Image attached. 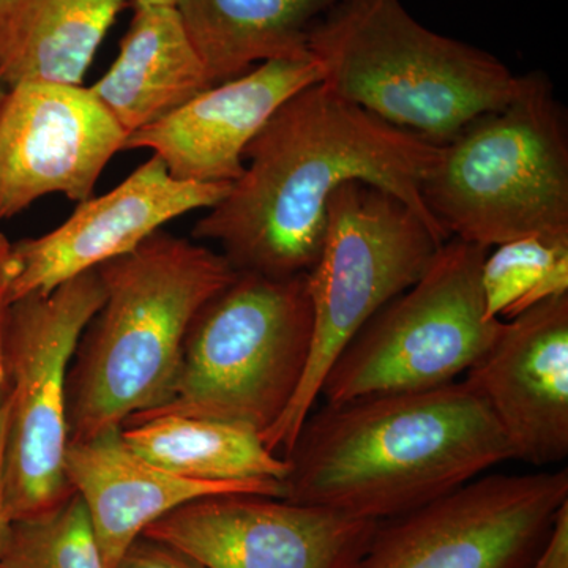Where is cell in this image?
I'll list each match as a JSON object with an SVG mask.
<instances>
[{
    "instance_id": "cell-1",
    "label": "cell",
    "mask_w": 568,
    "mask_h": 568,
    "mask_svg": "<svg viewBox=\"0 0 568 568\" xmlns=\"http://www.w3.org/2000/svg\"><path fill=\"white\" fill-rule=\"evenodd\" d=\"M439 155L435 142L316 82L265 122L246 148L241 178L197 220L192 235L219 244L235 272L308 274L323 250L328 201L339 186L361 181L395 194L446 239L422 201Z\"/></svg>"
},
{
    "instance_id": "cell-2",
    "label": "cell",
    "mask_w": 568,
    "mask_h": 568,
    "mask_svg": "<svg viewBox=\"0 0 568 568\" xmlns=\"http://www.w3.org/2000/svg\"><path fill=\"white\" fill-rule=\"evenodd\" d=\"M284 459L283 499L384 521L514 457L487 403L455 381L324 403L305 418Z\"/></svg>"
},
{
    "instance_id": "cell-3",
    "label": "cell",
    "mask_w": 568,
    "mask_h": 568,
    "mask_svg": "<svg viewBox=\"0 0 568 568\" xmlns=\"http://www.w3.org/2000/svg\"><path fill=\"white\" fill-rule=\"evenodd\" d=\"M97 271L103 305L67 376L69 444L164 405L194 316L237 275L222 253L164 230Z\"/></svg>"
},
{
    "instance_id": "cell-4",
    "label": "cell",
    "mask_w": 568,
    "mask_h": 568,
    "mask_svg": "<svg viewBox=\"0 0 568 568\" xmlns=\"http://www.w3.org/2000/svg\"><path fill=\"white\" fill-rule=\"evenodd\" d=\"M308 51L328 91L437 145L525 84L489 52L425 28L402 0H339L313 26Z\"/></svg>"
},
{
    "instance_id": "cell-5",
    "label": "cell",
    "mask_w": 568,
    "mask_h": 568,
    "mask_svg": "<svg viewBox=\"0 0 568 568\" xmlns=\"http://www.w3.org/2000/svg\"><path fill=\"white\" fill-rule=\"evenodd\" d=\"M422 201L446 239L568 244L567 126L548 78L525 74L510 103L440 145Z\"/></svg>"
},
{
    "instance_id": "cell-6",
    "label": "cell",
    "mask_w": 568,
    "mask_h": 568,
    "mask_svg": "<svg viewBox=\"0 0 568 568\" xmlns=\"http://www.w3.org/2000/svg\"><path fill=\"white\" fill-rule=\"evenodd\" d=\"M312 339L306 274L275 278L237 272L194 316L168 402L123 426L185 416L264 435L293 403Z\"/></svg>"
},
{
    "instance_id": "cell-7",
    "label": "cell",
    "mask_w": 568,
    "mask_h": 568,
    "mask_svg": "<svg viewBox=\"0 0 568 568\" xmlns=\"http://www.w3.org/2000/svg\"><path fill=\"white\" fill-rule=\"evenodd\" d=\"M444 242L409 205L379 186L353 181L336 190L320 260L306 274L313 310L308 365L286 413L261 435L268 450L284 457L293 447L336 358L384 305L425 274Z\"/></svg>"
},
{
    "instance_id": "cell-8",
    "label": "cell",
    "mask_w": 568,
    "mask_h": 568,
    "mask_svg": "<svg viewBox=\"0 0 568 568\" xmlns=\"http://www.w3.org/2000/svg\"><path fill=\"white\" fill-rule=\"evenodd\" d=\"M488 250L447 239L413 286L361 328L325 376L328 405L426 390L465 376L503 331L487 315L481 264Z\"/></svg>"
},
{
    "instance_id": "cell-9",
    "label": "cell",
    "mask_w": 568,
    "mask_h": 568,
    "mask_svg": "<svg viewBox=\"0 0 568 568\" xmlns=\"http://www.w3.org/2000/svg\"><path fill=\"white\" fill-rule=\"evenodd\" d=\"M103 301L102 278L93 268L10 306L2 481L11 523L48 514L74 495L65 476L67 376L82 332Z\"/></svg>"
},
{
    "instance_id": "cell-10",
    "label": "cell",
    "mask_w": 568,
    "mask_h": 568,
    "mask_svg": "<svg viewBox=\"0 0 568 568\" xmlns=\"http://www.w3.org/2000/svg\"><path fill=\"white\" fill-rule=\"evenodd\" d=\"M568 500V469L484 474L377 526L357 568H530Z\"/></svg>"
},
{
    "instance_id": "cell-11",
    "label": "cell",
    "mask_w": 568,
    "mask_h": 568,
    "mask_svg": "<svg viewBox=\"0 0 568 568\" xmlns=\"http://www.w3.org/2000/svg\"><path fill=\"white\" fill-rule=\"evenodd\" d=\"M375 519L263 495H216L183 504L142 536L190 552L209 568H357Z\"/></svg>"
},
{
    "instance_id": "cell-12",
    "label": "cell",
    "mask_w": 568,
    "mask_h": 568,
    "mask_svg": "<svg viewBox=\"0 0 568 568\" xmlns=\"http://www.w3.org/2000/svg\"><path fill=\"white\" fill-rule=\"evenodd\" d=\"M126 138L84 85H13L0 104V220L20 215L48 194L88 201Z\"/></svg>"
},
{
    "instance_id": "cell-13",
    "label": "cell",
    "mask_w": 568,
    "mask_h": 568,
    "mask_svg": "<svg viewBox=\"0 0 568 568\" xmlns=\"http://www.w3.org/2000/svg\"><path fill=\"white\" fill-rule=\"evenodd\" d=\"M231 183L181 181L152 155L110 193L82 201L67 222L11 244V304L133 252L164 224L220 203Z\"/></svg>"
},
{
    "instance_id": "cell-14",
    "label": "cell",
    "mask_w": 568,
    "mask_h": 568,
    "mask_svg": "<svg viewBox=\"0 0 568 568\" xmlns=\"http://www.w3.org/2000/svg\"><path fill=\"white\" fill-rule=\"evenodd\" d=\"M487 403L517 462L544 467L568 457V294L504 321L465 375Z\"/></svg>"
},
{
    "instance_id": "cell-15",
    "label": "cell",
    "mask_w": 568,
    "mask_h": 568,
    "mask_svg": "<svg viewBox=\"0 0 568 568\" xmlns=\"http://www.w3.org/2000/svg\"><path fill=\"white\" fill-rule=\"evenodd\" d=\"M320 81L313 58L260 63L130 134L123 151L149 149L181 181L233 183L265 122L294 93Z\"/></svg>"
},
{
    "instance_id": "cell-16",
    "label": "cell",
    "mask_w": 568,
    "mask_h": 568,
    "mask_svg": "<svg viewBox=\"0 0 568 568\" xmlns=\"http://www.w3.org/2000/svg\"><path fill=\"white\" fill-rule=\"evenodd\" d=\"M65 476L88 508L106 568H115L152 523L183 504L233 493L283 497L278 480L207 481L175 476L134 454L123 443L122 428L69 444Z\"/></svg>"
},
{
    "instance_id": "cell-17",
    "label": "cell",
    "mask_w": 568,
    "mask_h": 568,
    "mask_svg": "<svg viewBox=\"0 0 568 568\" xmlns=\"http://www.w3.org/2000/svg\"><path fill=\"white\" fill-rule=\"evenodd\" d=\"M212 85L178 9L134 6L118 58L89 89L130 136Z\"/></svg>"
},
{
    "instance_id": "cell-18",
    "label": "cell",
    "mask_w": 568,
    "mask_h": 568,
    "mask_svg": "<svg viewBox=\"0 0 568 568\" xmlns=\"http://www.w3.org/2000/svg\"><path fill=\"white\" fill-rule=\"evenodd\" d=\"M339 0H179L213 85L268 61L312 59L313 26Z\"/></svg>"
},
{
    "instance_id": "cell-19",
    "label": "cell",
    "mask_w": 568,
    "mask_h": 568,
    "mask_svg": "<svg viewBox=\"0 0 568 568\" xmlns=\"http://www.w3.org/2000/svg\"><path fill=\"white\" fill-rule=\"evenodd\" d=\"M126 0H0V81L82 85Z\"/></svg>"
},
{
    "instance_id": "cell-20",
    "label": "cell",
    "mask_w": 568,
    "mask_h": 568,
    "mask_svg": "<svg viewBox=\"0 0 568 568\" xmlns=\"http://www.w3.org/2000/svg\"><path fill=\"white\" fill-rule=\"evenodd\" d=\"M134 454L175 476L207 481L284 480L287 463L260 433L213 418L162 416L122 426Z\"/></svg>"
},
{
    "instance_id": "cell-21",
    "label": "cell",
    "mask_w": 568,
    "mask_h": 568,
    "mask_svg": "<svg viewBox=\"0 0 568 568\" xmlns=\"http://www.w3.org/2000/svg\"><path fill=\"white\" fill-rule=\"evenodd\" d=\"M481 290L488 317L500 321L568 294V244L528 237L497 245L485 254Z\"/></svg>"
},
{
    "instance_id": "cell-22",
    "label": "cell",
    "mask_w": 568,
    "mask_h": 568,
    "mask_svg": "<svg viewBox=\"0 0 568 568\" xmlns=\"http://www.w3.org/2000/svg\"><path fill=\"white\" fill-rule=\"evenodd\" d=\"M0 568H106L81 497L74 493L48 514L11 523Z\"/></svg>"
},
{
    "instance_id": "cell-23",
    "label": "cell",
    "mask_w": 568,
    "mask_h": 568,
    "mask_svg": "<svg viewBox=\"0 0 568 568\" xmlns=\"http://www.w3.org/2000/svg\"><path fill=\"white\" fill-rule=\"evenodd\" d=\"M115 568H209L190 552L156 540L140 536L126 548Z\"/></svg>"
},
{
    "instance_id": "cell-24",
    "label": "cell",
    "mask_w": 568,
    "mask_h": 568,
    "mask_svg": "<svg viewBox=\"0 0 568 568\" xmlns=\"http://www.w3.org/2000/svg\"><path fill=\"white\" fill-rule=\"evenodd\" d=\"M530 568H568V500L552 519L551 529Z\"/></svg>"
},
{
    "instance_id": "cell-25",
    "label": "cell",
    "mask_w": 568,
    "mask_h": 568,
    "mask_svg": "<svg viewBox=\"0 0 568 568\" xmlns=\"http://www.w3.org/2000/svg\"><path fill=\"white\" fill-rule=\"evenodd\" d=\"M11 244L9 239L0 233V405L7 396V377H6V331L7 321H9V312L11 306Z\"/></svg>"
},
{
    "instance_id": "cell-26",
    "label": "cell",
    "mask_w": 568,
    "mask_h": 568,
    "mask_svg": "<svg viewBox=\"0 0 568 568\" xmlns=\"http://www.w3.org/2000/svg\"><path fill=\"white\" fill-rule=\"evenodd\" d=\"M7 425H9V399H3L0 405V555L9 540L11 519L7 514L6 497H3L2 465L3 448H6Z\"/></svg>"
},
{
    "instance_id": "cell-27",
    "label": "cell",
    "mask_w": 568,
    "mask_h": 568,
    "mask_svg": "<svg viewBox=\"0 0 568 568\" xmlns=\"http://www.w3.org/2000/svg\"><path fill=\"white\" fill-rule=\"evenodd\" d=\"M134 6L175 7L179 0H132Z\"/></svg>"
},
{
    "instance_id": "cell-28",
    "label": "cell",
    "mask_w": 568,
    "mask_h": 568,
    "mask_svg": "<svg viewBox=\"0 0 568 568\" xmlns=\"http://www.w3.org/2000/svg\"><path fill=\"white\" fill-rule=\"evenodd\" d=\"M7 91H9V88L0 81V104H2L3 99H6Z\"/></svg>"
}]
</instances>
